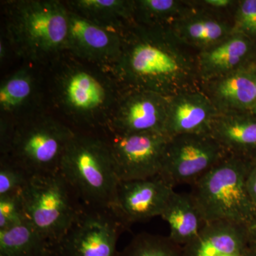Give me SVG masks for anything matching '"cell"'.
Returning a JSON list of instances; mask_svg holds the SVG:
<instances>
[{
    "label": "cell",
    "instance_id": "cell-1",
    "mask_svg": "<svg viewBox=\"0 0 256 256\" xmlns=\"http://www.w3.org/2000/svg\"><path fill=\"white\" fill-rule=\"evenodd\" d=\"M122 52L110 68L122 88L171 97L198 88L196 60L164 28L134 22L122 33Z\"/></svg>",
    "mask_w": 256,
    "mask_h": 256
},
{
    "label": "cell",
    "instance_id": "cell-2",
    "mask_svg": "<svg viewBox=\"0 0 256 256\" xmlns=\"http://www.w3.org/2000/svg\"><path fill=\"white\" fill-rule=\"evenodd\" d=\"M60 64L54 79L57 107L78 132L107 127L122 88L109 68L75 57Z\"/></svg>",
    "mask_w": 256,
    "mask_h": 256
},
{
    "label": "cell",
    "instance_id": "cell-3",
    "mask_svg": "<svg viewBox=\"0 0 256 256\" xmlns=\"http://www.w3.org/2000/svg\"><path fill=\"white\" fill-rule=\"evenodd\" d=\"M5 14V38L18 56L32 63H46L67 54L69 10L65 2L10 1Z\"/></svg>",
    "mask_w": 256,
    "mask_h": 256
},
{
    "label": "cell",
    "instance_id": "cell-4",
    "mask_svg": "<svg viewBox=\"0 0 256 256\" xmlns=\"http://www.w3.org/2000/svg\"><path fill=\"white\" fill-rule=\"evenodd\" d=\"M60 171L84 206H114L120 181L104 136L76 131L64 152Z\"/></svg>",
    "mask_w": 256,
    "mask_h": 256
},
{
    "label": "cell",
    "instance_id": "cell-5",
    "mask_svg": "<svg viewBox=\"0 0 256 256\" xmlns=\"http://www.w3.org/2000/svg\"><path fill=\"white\" fill-rule=\"evenodd\" d=\"M250 161L228 154L192 186L191 194L205 222L245 226L256 207L247 190Z\"/></svg>",
    "mask_w": 256,
    "mask_h": 256
},
{
    "label": "cell",
    "instance_id": "cell-6",
    "mask_svg": "<svg viewBox=\"0 0 256 256\" xmlns=\"http://www.w3.org/2000/svg\"><path fill=\"white\" fill-rule=\"evenodd\" d=\"M76 131L53 116L34 112L14 121L6 156L32 176L60 170L62 158Z\"/></svg>",
    "mask_w": 256,
    "mask_h": 256
},
{
    "label": "cell",
    "instance_id": "cell-7",
    "mask_svg": "<svg viewBox=\"0 0 256 256\" xmlns=\"http://www.w3.org/2000/svg\"><path fill=\"white\" fill-rule=\"evenodd\" d=\"M21 193L26 220L50 246L63 236L85 206L60 171L32 176Z\"/></svg>",
    "mask_w": 256,
    "mask_h": 256
},
{
    "label": "cell",
    "instance_id": "cell-8",
    "mask_svg": "<svg viewBox=\"0 0 256 256\" xmlns=\"http://www.w3.org/2000/svg\"><path fill=\"white\" fill-rule=\"evenodd\" d=\"M128 228L114 208L85 206L47 256H116L119 236Z\"/></svg>",
    "mask_w": 256,
    "mask_h": 256
},
{
    "label": "cell",
    "instance_id": "cell-9",
    "mask_svg": "<svg viewBox=\"0 0 256 256\" xmlns=\"http://www.w3.org/2000/svg\"><path fill=\"white\" fill-rule=\"evenodd\" d=\"M210 134H184L170 138L159 176L174 188L193 185L228 156Z\"/></svg>",
    "mask_w": 256,
    "mask_h": 256
},
{
    "label": "cell",
    "instance_id": "cell-10",
    "mask_svg": "<svg viewBox=\"0 0 256 256\" xmlns=\"http://www.w3.org/2000/svg\"><path fill=\"white\" fill-rule=\"evenodd\" d=\"M104 133L120 182L144 180L159 175L169 136L159 132Z\"/></svg>",
    "mask_w": 256,
    "mask_h": 256
},
{
    "label": "cell",
    "instance_id": "cell-11",
    "mask_svg": "<svg viewBox=\"0 0 256 256\" xmlns=\"http://www.w3.org/2000/svg\"><path fill=\"white\" fill-rule=\"evenodd\" d=\"M122 88L104 132L165 133L169 97L142 89Z\"/></svg>",
    "mask_w": 256,
    "mask_h": 256
},
{
    "label": "cell",
    "instance_id": "cell-12",
    "mask_svg": "<svg viewBox=\"0 0 256 256\" xmlns=\"http://www.w3.org/2000/svg\"><path fill=\"white\" fill-rule=\"evenodd\" d=\"M122 46V33L102 28L69 10L67 54L110 68L118 60Z\"/></svg>",
    "mask_w": 256,
    "mask_h": 256
},
{
    "label": "cell",
    "instance_id": "cell-13",
    "mask_svg": "<svg viewBox=\"0 0 256 256\" xmlns=\"http://www.w3.org/2000/svg\"><path fill=\"white\" fill-rule=\"evenodd\" d=\"M174 188L160 178L120 182L112 208L128 227L160 216L174 193Z\"/></svg>",
    "mask_w": 256,
    "mask_h": 256
},
{
    "label": "cell",
    "instance_id": "cell-14",
    "mask_svg": "<svg viewBox=\"0 0 256 256\" xmlns=\"http://www.w3.org/2000/svg\"><path fill=\"white\" fill-rule=\"evenodd\" d=\"M220 114L210 98L198 88L169 97L164 132L170 138L184 134H210Z\"/></svg>",
    "mask_w": 256,
    "mask_h": 256
},
{
    "label": "cell",
    "instance_id": "cell-15",
    "mask_svg": "<svg viewBox=\"0 0 256 256\" xmlns=\"http://www.w3.org/2000/svg\"><path fill=\"white\" fill-rule=\"evenodd\" d=\"M254 63L206 82L204 92L220 114H252L256 100Z\"/></svg>",
    "mask_w": 256,
    "mask_h": 256
},
{
    "label": "cell",
    "instance_id": "cell-16",
    "mask_svg": "<svg viewBox=\"0 0 256 256\" xmlns=\"http://www.w3.org/2000/svg\"><path fill=\"white\" fill-rule=\"evenodd\" d=\"M254 42L239 33H232L214 46L200 50L196 56L198 77L208 82L252 63Z\"/></svg>",
    "mask_w": 256,
    "mask_h": 256
},
{
    "label": "cell",
    "instance_id": "cell-17",
    "mask_svg": "<svg viewBox=\"0 0 256 256\" xmlns=\"http://www.w3.org/2000/svg\"><path fill=\"white\" fill-rule=\"evenodd\" d=\"M180 43L200 50L220 43L233 33V26L193 6L168 28Z\"/></svg>",
    "mask_w": 256,
    "mask_h": 256
},
{
    "label": "cell",
    "instance_id": "cell-18",
    "mask_svg": "<svg viewBox=\"0 0 256 256\" xmlns=\"http://www.w3.org/2000/svg\"><path fill=\"white\" fill-rule=\"evenodd\" d=\"M248 247L244 225L216 220L207 222L196 238L184 246V256H220L244 252Z\"/></svg>",
    "mask_w": 256,
    "mask_h": 256
},
{
    "label": "cell",
    "instance_id": "cell-19",
    "mask_svg": "<svg viewBox=\"0 0 256 256\" xmlns=\"http://www.w3.org/2000/svg\"><path fill=\"white\" fill-rule=\"evenodd\" d=\"M210 134L232 156L256 159V116L250 112L220 114Z\"/></svg>",
    "mask_w": 256,
    "mask_h": 256
},
{
    "label": "cell",
    "instance_id": "cell-20",
    "mask_svg": "<svg viewBox=\"0 0 256 256\" xmlns=\"http://www.w3.org/2000/svg\"><path fill=\"white\" fill-rule=\"evenodd\" d=\"M160 216L169 225L170 238L182 246L196 238L206 223L190 193L174 192Z\"/></svg>",
    "mask_w": 256,
    "mask_h": 256
},
{
    "label": "cell",
    "instance_id": "cell-21",
    "mask_svg": "<svg viewBox=\"0 0 256 256\" xmlns=\"http://www.w3.org/2000/svg\"><path fill=\"white\" fill-rule=\"evenodd\" d=\"M69 10L108 30L122 33L134 22V1L72 0L64 2Z\"/></svg>",
    "mask_w": 256,
    "mask_h": 256
},
{
    "label": "cell",
    "instance_id": "cell-22",
    "mask_svg": "<svg viewBox=\"0 0 256 256\" xmlns=\"http://www.w3.org/2000/svg\"><path fill=\"white\" fill-rule=\"evenodd\" d=\"M36 94V78L31 70L20 69L6 77L0 86L2 118L13 121L22 118V111L32 106Z\"/></svg>",
    "mask_w": 256,
    "mask_h": 256
},
{
    "label": "cell",
    "instance_id": "cell-23",
    "mask_svg": "<svg viewBox=\"0 0 256 256\" xmlns=\"http://www.w3.org/2000/svg\"><path fill=\"white\" fill-rule=\"evenodd\" d=\"M50 244L28 220L0 230V256H47Z\"/></svg>",
    "mask_w": 256,
    "mask_h": 256
},
{
    "label": "cell",
    "instance_id": "cell-24",
    "mask_svg": "<svg viewBox=\"0 0 256 256\" xmlns=\"http://www.w3.org/2000/svg\"><path fill=\"white\" fill-rule=\"evenodd\" d=\"M192 3L178 0L134 1V22L150 28H168L192 9Z\"/></svg>",
    "mask_w": 256,
    "mask_h": 256
},
{
    "label": "cell",
    "instance_id": "cell-25",
    "mask_svg": "<svg viewBox=\"0 0 256 256\" xmlns=\"http://www.w3.org/2000/svg\"><path fill=\"white\" fill-rule=\"evenodd\" d=\"M116 256H184L183 246L164 236L138 234Z\"/></svg>",
    "mask_w": 256,
    "mask_h": 256
},
{
    "label": "cell",
    "instance_id": "cell-26",
    "mask_svg": "<svg viewBox=\"0 0 256 256\" xmlns=\"http://www.w3.org/2000/svg\"><path fill=\"white\" fill-rule=\"evenodd\" d=\"M32 176L9 156H1L0 196L21 192Z\"/></svg>",
    "mask_w": 256,
    "mask_h": 256
},
{
    "label": "cell",
    "instance_id": "cell-27",
    "mask_svg": "<svg viewBox=\"0 0 256 256\" xmlns=\"http://www.w3.org/2000/svg\"><path fill=\"white\" fill-rule=\"evenodd\" d=\"M234 33L256 40V0H242L237 3L233 24Z\"/></svg>",
    "mask_w": 256,
    "mask_h": 256
},
{
    "label": "cell",
    "instance_id": "cell-28",
    "mask_svg": "<svg viewBox=\"0 0 256 256\" xmlns=\"http://www.w3.org/2000/svg\"><path fill=\"white\" fill-rule=\"evenodd\" d=\"M21 192L0 196V230L26 220Z\"/></svg>",
    "mask_w": 256,
    "mask_h": 256
},
{
    "label": "cell",
    "instance_id": "cell-29",
    "mask_svg": "<svg viewBox=\"0 0 256 256\" xmlns=\"http://www.w3.org/2000/svg\"><path fill=\"white\" fill-rule=\"evenodd\" d=\"M246 185L250 200L256 207V159L250 161L248 172Z\"/></svg>",
    "mask_w": 256,
    "mask_h": 256
},
{
    "label": "cell",
    "instance_id": "cell-30",
    "mask_svg": "<svg viewBox=\"0 0 256 256\" xmlns=\"http://www.w3.org/2000/svg\"><path fill=\"white\" fill-rule=\"evenodd\" d=\"M192 3L194 4H198L200 6H204V8L208 10H226L230 8L234 4H236L238 2L233 0H204V1L194 2Z\"/></svg>",
    "mask_w": 256,
    "mask_h": 256
},
{
    "label": "cell",
    "instance_id": "cell-31",
    "mask_svg": "<svg viewBox=\"0 0 256 256\" xmlns=\"http://www.w3.org/2000/svg\"><path fill=\"white\" fill-rule=\"evenodd\" d=\"M248 246L256 248V207L250 220L245 225Z\"/></svg>",
    "mask_w": 256,
    "mask_h": 256
},
{
    "label": "cell",
    "instance_id": "cell-32",
    "mask_svg": "<svg viewBox=\"0 0 256 256\" xmlns=\"http://www.w3.org/2000/svg\"><path fill=\"white\" fill-rule=\"evenodd\" d=\"M244 256H256V248L248 246L244 252Z\"/></svg>",
    "mask_w": 256,
    "mask_h": 256
},
{
    "label": "cell",
    "instance_id": "cell-33",
    "mask_svg": "<svg viewBox=\"0 0 256 256\" xmlns=\"http://www.w3.org/2000/svg\"><path fill=\"white\" fill-rule=\"evenodd\" d=\"M252 70H254V78H255V82H256V100H255V105H254V109H252V114H255V116H256V63H254V65H252Z\"/></svg>",
    "mask_w": 256,
    "mask_h": 256
},
{
    "label": "cell",
    "instance_id": "cell-34",
    "mask_svg": "<svg viewBox=\"0 0 256 256\" xmlns=\"http://www.w3.org/2000/svg\"><path fill=\"white\" fill-rule=\"evenodd\" d=\"M244 252H236V254H225V255H222L220 256H244Z\"/></svg>",
    "mask_w": 256,
    "mask_h": 256
}]
</instances>
